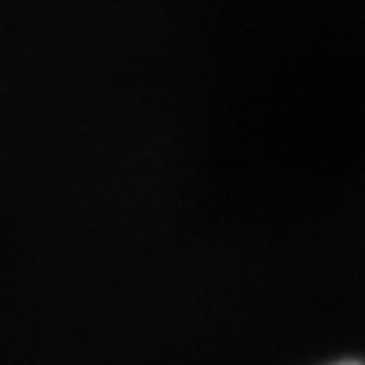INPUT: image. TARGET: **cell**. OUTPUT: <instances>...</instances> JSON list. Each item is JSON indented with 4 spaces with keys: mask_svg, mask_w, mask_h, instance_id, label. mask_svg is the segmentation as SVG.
Instances as JSON below:
<instances>
[{
    "mask_svg": "<svg viewBox=\"0 0 365 365\" xmlns=\"http://www.w3.org/2000/svg\"><path fill=\"white\" fill-rule=\"evenodd\" d=\"M325 365H365L363 357H336V360H330Z\"/></svg>",
    "mask_w": 365,
    "mask_h": 365,
    "instance_id": "obj_1",
    "label": "cell"
}]
</instances>
